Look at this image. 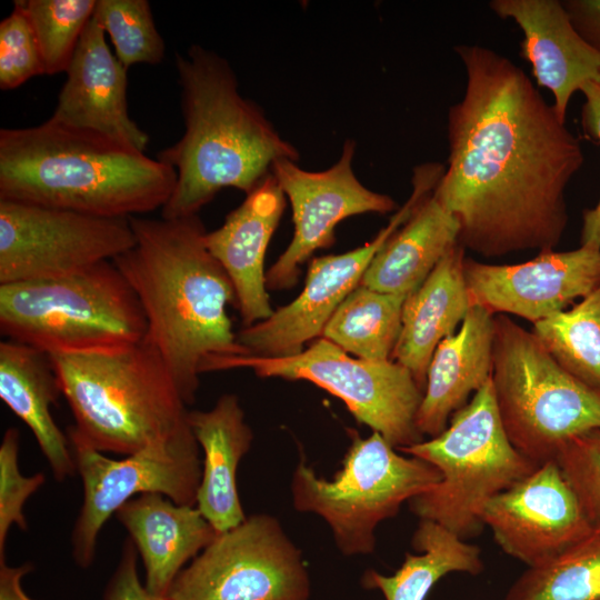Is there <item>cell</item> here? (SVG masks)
Returning a JSON list of instances; mask_svg holds the SVG:
<instances>
[{
	"label": "cell",
	"mask_w": 600,
	"mask_h": 600,
	"mask_svg": "<svg viewBox=\"0 0 600 600\" xmlns=\"http://www.w3.org/2000/svg\"><path fill=\"white\" fill-rule=\"evenodd\" d=\"M356 142L347 139L336 163L322 171H308L296 161L280 159L272 167L293 217V238L266 272L267 288L284 290L296 284L300 266L317 250L336 241L337 224L356 214L388 213L394 200L364 187L353 170Z\"/></svg>",
	"instance_id": "cell-15"
},
{
	"label": "cell",
	"mask_w": 600,
	"mask_h": 600,
	"mask_svg": "<svg viewBox=\"0 0 600 600\" xmlns=\"http://www.w3.org/2000/svg\"><path fill=\"white\" fill-rule=\"evenodd\" d=\"M168 600H310L302 551L281 522L253 513L214 539L178 574Z\"/></svg>",
	"instance_id": "cell-12"
},
{
	"label": "cell",
	"mask_w": 600,
	"mask_h": 600,
	"mask_svg": "<svg viewBox=\"0 0 600 600\" xmlns=\"http://www.w3.org/2000/svg\"><path fill=\"white\" fill-rule=\"evenodd\" d=\"M142 560L147 590L166 598L178 574L217 536L196 506L161 493H143L114 513Z\"/></svg>",
	"instance_id": "cell-21"
},
{
	"label": "cell",
	"mask_w": 600,
	"mask_h": 600,
	"mask_svg": "<svg viewBox=\"0 0 600 600\" xmlns=\"http://www.w3.org/2000/svg\"><path fill=\"white\" fill-rule=\"evenodd\" d=\"M102 600H168L150 593L138 573V551L130 538L126 539L117 567L111 574Z\"/></svg>",
	"instance_id": "cell-37"
},
{
	"label": "cell",
	"mask_w": 600,
	"mask_h": 600,
	"mask_svg": "<svg viewBox=\"0 0 600 600\" xmlns=\"http://www.w3.org/2000/svg\"><path fill=\"white\" fill-rule=\"evenodd\" d=\"M463 273L472 306L536 323L600 287V249L581 246L571 251H541L534 259L514 264L466 258Z\"/></svg>",
	"instance_id": "cell-17"
},
{
	"label": "cell",
	"mask_w": 600,
	"mask_h": 600,
	"mask_svg": "<svg viewBox=\"0 0 600 600\" xmlns=\"http://www.w3.org/2000/svg\"><path fill=\"white\" fill-rule=\"evenodd\" d=\"M494 314L472 306L458 331L437 347L428 367L416 426L422 436L441 433L492 373Z\"/></svg>",
	"instance_id": "cell-22"
},
{
	"label": "cell",
	"mask_w": 600,
	"mask_h": 600,
	"mask_svg": "<svg viewBox=\"0 0 600 600\" xmlns=\"http://www.w3.org/2000/svg\"><path fill=\"white\" fill-rule=\"evenodd\" d=\"M433 191L418 202L408 220L380 248L361 286L408 296L459 242V223Z\"/></svg>",
	"instance_id": "cell-26"
},
{
	"label": "cell",
	"mask_w": 600,
	"mask_h": 600,
	"mask_svg": "<svg viewBox=\"0 0 600 600\" xmlns=\"http://www.w3.org/2000/svg\"><path fill=\"white\" fill-rule=\"evenodd\" d=\"M562 4L579 34L600 52V0H563Z\"/></svg>",
	"instance_id": "cell-38"
},
{
	"label": "cell",
	"mask_w": 600,
	"mask_h": 600,
	"mask_svg": "<svg viewBox=\"0 0 600 600\" xmlns=\"http://www.w3.org/2000/svg\"><path fill=\"white\" fill-rule=\"evenodd\" d=\"M129 220L134 246L113 263L142 307L144 340L157 349L189 406L208 358L246 354L227 312L236 304L234 289L206 246L198 214Z\"/></svg>",
	"instance_id": "cell-2"
},
{
	"label": "cell",
	"mask_w": 600,
	"mask_h": 600,
	"mask_svg": "<svg viewBox=\"0 0 600 600\" xmlns=\"http://www.w3.org/2000/svg\"><path fill=\"white\" fill-rule=\"evenodd\" d=\"M532 333L564 370L600 392V287L533 323Z\"/></svg>",
	"instance_id": "cell-30"
},
{
	"label": "cell",
	"mask_w": 600,
	"mask_h": 600,
	"mask_svg": "<svg viewBox=\"0 0 600 600\" xmlns=\"http://www.w3.org/2000/svg\"><path fill=\"white\" fill-rule=\"evenodd\" d=\"M464 250L459 242L453 246L403 303L391 360L406 367L422 390L438 344L456 332L472 308L463 273Z\"/></svg>",
	"instance_id": "cell-24"
},
{
	"label": "cell",
	"mask_w": 600,
	"mask_h": 600,
	"mask_svg": "<svg viewBox=\"0 0 600 600\" xmlns=\"http://www.w3.org/2000/svg\"><path fill=\"white\" fill-rule=\"evenodd\" d=\"M504 600H600V528L552 560L528 568Z\"/></svg>",
	"instance_id": "cell-29"
},
{
	"label": "cell",
	"mask_w": 600,
	"mask_h": 600,
	"mask_svg": "<svg viewBox=\"0 0 600 600\" xmlns=\"http://www.w3.org/2000/svg\"><path fill=\"white\" fill-rule=\"evenodd\" d=\"M96 19L87 24L66 71L50 119L97 131L146 151L150 138L129 116L128 69L106 42Z\"/></svg>",
	"instance_id": "cell-18"
},
{
	"label": "cell",
	"mask_w": 600,
	"mask_h": 600,
	"mask_svg": "<svg viewBox=\"0 0 600 600\" xmlns=\"http://www.w3.org/2000/svg\"><path fill=\"white\" fill-rule=\"evenodd\" d=\"M350 437L331 479L318 476L301 453L290 481L293 508L322 518L346 557L372 553L377 527L441 479L431 463L400 453L378 432L362 438L351 431Z\"/></svg>",
	"instance_id": "cell-9"
},
{
	"label": "cell",
	"mask_w": 600,
	"mask_h": 600,
	"mask_svg": "<svg viewBox=\"0 0 600 600\" xmlns=\"http://www.w3.org/2000/svg\"><path fill=\"white\" fill-rule=\"evenodd\" d=\"M434 186L436 180L428 171L416 170L409 199L370 242L344 253L313 258L304 287L292 302L237 333L246 354L292 356L301 352L304 343L322 336L334 311L360 284L373 257Z\"/></svg>",
	"instance_id": "cell-14"
},
{
	"label": "cell",
	"mask_w": 600,
	"mask_h": 600,
	"mask_svg": "<svg viewBox=\"0 0 600 600\" xmlns=\"http://www.w3.org/2000/svg\"><path fill=\"white\" fill-rule=\"evenodd\" d=\"M93 18L109 34L124 68L163 60L166 43L148 0H97Z\"/></svg>",
	"instance_id": "cell-32"
},
{
	"label": "cell",
	"mask_w": 600,
	"mask_h": 600,
	"mask_svg": "<svg viewBox=\"0 0 600 600\" xmlns=\"http://www.w3.org/2000/svg\"><path fill=\"white\" fill-rule=\"evenodd\" d=\"M0 332L48 354L116 349L147 333L142 307L113 261L0 284Z\"/></svg>",
	"instance_id": "cell-6"
},
{
	"label": "cell",
	"mask_w": 600,
	"mask_h": 600,
	"mask_svg": "<svg viewBox=\"0 0 600 600\" xmlns=\"http://www.w3.org/2000/svg\"><path fill=\"white\" fill-rule=\"evenodd\" d=\"M74 424L101 452L129 456L191 430L187 403L157 349L130 346L49 354Z\"/></svg>",
	"instance_id": "cell-5"
},
{
	"label": "cell",
	"mask_w": 600,
	"mask_h": 600,
	"mask_svg": "<svg viewBox=\"0 0 600 600\" xmlns=\"http://www.w3.org/2000/svg\"><path fill=\"white\" fill-rule=\"evenodd\" d=\"M489 7L520 27V54L531 64L537 84L551 91L553 107L566 121L574 92L588 82L600 83V52L576 30L562 1L492 0Z\"/></svg>",
	"instance_id": "cell-19"
},
{
	"label": "cell",
	"mask_w": 600,
	"mask_h": 600,
	"mask_svg": "<svg viewBox=\"0 0 600 600\" xmlns=\"http://www.w3.org/2000/svg\"><path fill=\"white\" fill-rule=\"evenodd\" d=\"M491 381L508 438L538 466L554 460L574 437L600 429V392L506 314L494 316Z\"/></svg>",
	"instance_id": "cell-8"
},
{
	"label": "cell",
	"mask_w": 600,
	"mask_h": 600,
	"mask_svg": "<svg viewBox=\"0 0 600 600\" xmlns=\"http://www.w3.org/2000/svg\"><path fill=\"white\" fill-rule=\"evenodd\" d=\"M97 0H16L38 42L46 74L66 72Z\"/></svg>",
	"instance_id": "cell-31"
},
{
	"label": "cell",
	"mask_w": 600,
	"mask_h": 600,
	"mask_svg": "<svg viewBox=\"0 0 600 600\" xmlns=\"http://www.w3.org/2000/svg\"><path fill=\"white\" fill-rule=\"evenodd\" d=\"M67 436L83 490L71 532L72 558L80 568L91 567L101 529L130 499L161 493L178 504L196 506L202 461L192 430L123 459L107 457L69 428Z\"/></svg>",
	"instance_id": "cell-11"
},
{
	"label": "cell",
	"mask_w": 600,
	"mask_h": 600,
	"mask_svg": "<svg viewBox=\"0 0 600 600\" xmlns=\"http://www.w3.org/2000/svg\"><path fill=\"white\" fill-rule=\"evenodd\" d=\"M60 396L48 353L9 339L0 342V398L31 430L57 481L77 472L69 438L51 413Z\"/></svg>",
	"instance_id": "cell-25"
},
{
	"label": "cell",
	"mask_w": 600,
	"mask_h": 600,
	"mask_svg": "<svg viewBox=\"0 0 600 600\" xmlns=\"http://www.w3.org/2000/svg\"><path fill=\"white\" fill-rule=\"evenodd\" d=\"M42 74L44 66L32 28L22 10L13 4L0 22V88L12 90Z\"/></svg>",
	"instance_id": "cell-35"
},
{
	"label": "cell",
	"mask_w": 600,
	"mask_h": 600,
	"mask_svg": "<svg viewBox=\"0 0 600 600\" xmlns=\"http://www.w3.org/2000/svg\"><path fill=\"white\" fill-rule=\"evenodd\" d=\"M581 92L584 103L581 110V124L583 132L600 144V83L588 82ZM581 246L600 249V198L597 204L583 211Z\"/></svg>",
	"instance_id": "cell-36"
},
{
	"label": "cell",
	"mask_w": 600,
	"mask_h": 600,
	"mask_svg": "<svg viewBox=\"0 0 600 600\" xmlns=\"http://www.w3.org/2000/svg\"><path fill=\"white\" fill-rule=\"evenodd\" d=\"M411 546L417 552H407L394 573L383 574L374 569L364 571L360 580L362 588L380 591L384 600H426L447 574L477 576L484 569L477 544L434 521L419 520Z\"/></svg>",
	"instance_id": "cell-27"
},
{
	"label": "cell",
	"mask_w": 600,
	"mask_h": 600,
	"mask_svg": "<svg viewBox=\"0 0 600 600\" xmlns=\"http://www.w3.org/2000/svg\"><path fill=\"white\" fill-rule=\"evenodd\" d=\"M454 51L466 90L448 112V167L433 193L464 249L484 258L553 250L569 220L566 189L584 160L580 141L507 57L476 44Z\"/></svg>",
	"instance_id": "cell-1"
},
{
	"label": "cell",
	"mask_w": 600,
	"mask_h": 600,
	"mask_svg": "<svg viewBox=\"0 0 600 600\" xmlns=\"http://www.w3.org/2000/svg\"><path fill=\"white\" fill-rule=\"evenodd\" d=\"M286 196L270 173L243 202L226 217L204 242L232 282L236 307L243 327L252 326L273 312L263 269L267 248L286 208Z\"/></svg>",
	"instance_id": "cell-20"
},
{
	"label": "cell",
	"mask_w": 600,
	"mask_h": 600,
	"mask_svg": "<svg viewBox=\"0 0 600 600\" xmlns=\"http://www.w3.org/2000/svg\"><path fill=\"white\" fill-rule=\"evenodd\" d=\"M176 180L128 142L50 118L0 130V199L131 218L162 209Z\"/></svg>",
	"instance_id": "cell-4"
},
{
	"label": "cell",
	"mask_w": 600,
	"mask_h": 600,
	"mask_svg": "<svg viewBox=\"0 0 600 600\" xmlns=\"http://www.w3.org/2000/svg\"><path fill=\"white\" fill-rule=\"evenodd\" d=\"M554 460L592 528H600V429L568 441Z\"/></svg>",
	"instance_id": "cell-34"
},
{
	"label": "cell",
	"mask_w": 600,
	"mask_h": 600,
	"mask_svg": "<svg viewBox=\"0 0 600 600\" xmlns=\"http://www.w3.org/2000/svg\"><path fill=\"white\" fill-rule=\"evenodd\" d=\"M188 423L203 451L196 507L217 533L228 531L247 518L237 473L253 432L239 398L232 393L222 394L210 410H189Z\"/></svg>",
	"instance_id": "cell-23"
},
{
	"label": "cell",
	"mask_w": 600,
	"mask_h": 600,
	"mask_svg": "<svg viewBox=\"0 0 600 600\" xmlns=\"http://www.w3.org/2000/svg\"><path fill=\"white\" fill-rule=\"evenodd\" d=\"M481 520L501 550L528 568L552 560L593 529L556 460L490 499Z\"/></svg>",
	"instance_id": "cell-16"
},
{
	"label": "cell",
	"mask_w": 600,
	"mask_h": 600,
	"mask_svg": "<svg viewBox=\"0 0 600 600\" xmlns=\"http://www.w3.org/2000/svg\"><path fill=\"white\" fill-rule=\"evenodd\" d=\"M19 430H6L0 444V561L6 560V544L9 530L17 526L28 530L23 513L26 501L46 482V474L37 472L24 476L18 466Z\"/></svg>",
	"instance_id": "cell-33"
},
{
	"label": "cell",
	"mask_w": 600,
	"mask_h": 600,
	"mask_svg": "<svg viewBox=\"0 0 600 600\" xmlns=\"http://www.w3.org/2000/svg\"><path fill=\"white\" fill-rule=\"evenodd\" d=\"M407 297L359 284L334 311L321 337L357 358L391 360Z\"/></svg>",
	"instance_id": "cell-28"
},
{
	"label": "cell",
	"mask_w": 600,
	"mask_h": 600,
	"mask_svg": "<svg viewBox=\"0 0 600 600\" xmlns=\"http://www.w3.org/2000/svg\"><path fill=\"white\" fill-rule=\"evenodd\" d=\"M33 569L31 562L9 566L6 560L0 561V600H34L22 586L23 578Z\"/></svg>",
	"instance_id": "cell-39"
},
{
	"label": "cell",
	"mask_w": 600,
	"mask_h": 600,
	"mask_svg": "<svg viewBox=\"0 0 600 600\" xmlns=\"http://www.w3.org/2000/svg\"><path fill=\"white\" fill-rule=\"evenodd\" d=\"M398 450L431 463L441 476L434 487L408 502L410 511L464 540L482 532L481 513L490 499L539 467L508 438L491 378L441 433Z\"/></svg>",
	"instance_id": "cell-7"
},
{
	"label": "cell",
	"mask_w": 600,
	"mask_h": 600,
	"mask_svg": "<svg viewBox=\"0 0 600 600\" xmlns=\"http://www.w3.org/2000/svg\"><path fill=\"white\" fill-rule=\"evenodd\" d=\"M134 242L129 218L0 199V284L69 276Z\"/></svg>",
	"instance_id": "cell-13"
},
{
	"label": "cell",
	"mask_w": 600,
	"mask_h": 600,
	"mask_svg": "<svg viewBox=\"0 0 600 600\" xmlns=\"http://www.w3.org/2000/svg\"><path fill=\"white\" fill-rule=\"evenodd\" d=\"M176 68L184 132L157 156L177 173L162 218L196 216L224 188L248 194L278 160L299 161L294 146L240 93L226 58L192 44L176 56Z\"/></svg>",
	"instance_id": "cell-3"
},
{
	"label": "cell",
	"mask_w": 600,
	"mask_h": 600,
	"mask_svg": "<svg viewBox=\"0 0 600 600\" xmlns=\"http://www.w3.org/2000/svg\"><path fill=\"white\" fill-rule=\"evenodd\" d=\"M240 368L250 369L261 378L312 382L339 398L358 422L381 434L397 449L423 440L416 426L423 390L412 373L396 361L351 357L321 337L292 356L210 357L201 371Z\"/></svg>",
	"instance_id": "cell-10"
}]
</instances>
